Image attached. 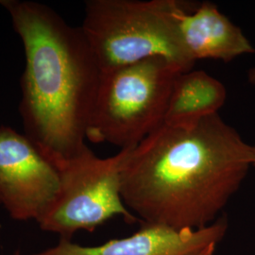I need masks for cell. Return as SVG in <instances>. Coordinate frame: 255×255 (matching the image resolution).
I'll use <instances>...</instances> for the list:
<instances>
[{
	"label": "cell",
	"instance_id": "8992f818",
	"mask_svg": "<svg viewBox=\"0 0 255 255\" xmlns=\"http://www.w3.org/2000/svg\"><path fill=\"white\" fill-rule=\"evenodd\" d=\"M60 190V170L24 133L0 125V204L9 217L39 223Z\"/></svg>",
	"mask_w": 255,
	"mask_h": 255
},
{
	"label": "cell",
	"instance_id": "5b68a950",
	"mask_svg": "<svg viewBox=\"0 0 255 255\" xmlns=\"http://www.w3.org/2000/svg\"><path fill=\"white\" fill-rule=\"evenodd\" d=\"M125 149L100 158L87 146L59 167L61 190L53 206L38 224L46 232L69 239L76 232H93L112 218L136 221L121 198L120 177Z\"/></svg>",
	"mask_w": 255,
	"mask_h": 255
},
{
	"label": "cell",
	"instance_id": "ba28073f",
	"mask_svg": "<svg viewBox=\"0 0 255 255\" xmlns=\"http://www.w3.org/2000/svg\"><path fill=\"white\" fill-rule=\"evenodd\" d=\"M178 24L184 49L195 63L201 59L228 63L255 52L242 29L212 2L204 1L180 10Z\"/></svg>",
	"mask_w": 255,
	"mask_h": 255
},
{
	"label": "cell",
	"instance_id": "30bf717a",
	"mask_svg": "<svg viewBox=\"0 0 255 255\" xmlns=\"http://www.w3.org/2000/svg\"><path fill=\"white\" fill-rule=\"evenodd\" d=\"M218 244H211L209 246L204 248L203 250H201L200 252L194 254L193 255H214L216 252V248Z\"/></svg>",
	"mask_w": 255,
	"mask_h": 255
},
{
	"label": "cell",
	"instance_id": "8fae6325",
	"mask_svg": "<svg viewBox=\"0 0 255 255\" xmlns=\"http://www.w3.org/2000/svg\"><path fill=\"white\" fill-rule=\"evenodd\" d=\"M248 81L250 83H252L253 85H255V67L252 68L248 72Z\"/></svg>",
	"mask_w": 255,
	"mask_h": 255
},
{
	"label": "cell",
	"instance_id": "4fadbf2b",
	"mask_svg": "<svg viewBox=\"0 0 255 255\" xmlns=\"http://www.w3.org/2000/svg\"><path fill=\"white\" fill-rule=\"evenodd\" d=\"M13 255H20V254H19L18 252H16Z\"/></svg>",
	"mask_w": 255,
	"mask_h": 255
},
{
	"label": "cell",
	"instance_id": "7a4b0ae2",
	"mask_svg": "<svg viewBox=\"0 0 255 255\" xmlns=\"http://www.w3.org/2000/svg\"><path fill=\"white\" fill-rule=\"evenodd\" d=\"M20 37L26 64L19 113L24 134L59 169L87 147L101 66L81 27L45 4L0 0Z\"/></svg>",
	"mask_w": 255,
	"mask_h": 255
},
{
	"label": "cell",
	"instance_id": "52a82bcc",
	"mask_svg": "<svg viewBox=\"0 0 255 255\" xmlns=\"http://www.w3.org/2000/svg\"><path fill=\"white\" fill-rule=\"evenodd\" d=\"M228 230L224 216L205 228L174 229L147 225L130 237L84 247L62 238L50 249L35 255H193L211 244H219Z\"/></svg>",
	"mask_w": 255,
	"mask_h": 255
},
{
	"label": "cell",
	"instance_id": "6da1fadb",
	"mask_svg": "<svg viewBox=\"0 0 255 255\" xmlns=\"http://www.w3.org/2000/svg\"><path fill=\"white\" fill-rule=\"evenodd\" d=\"M124 149L125 206L145 224L179 231L215 222L252 166V146L219 114L191 127L163 124Z\"/></svg>",
	"mask_w": 255,
	"mask_h": 255
},
{
	"label": "cell",
	"instance_id": "9c48e42d",
	"mask_svg": "<svg viewBox=\"0 0 255 255\" xmlns=\"http://www.w3.org/2000/svg\"><path fill=\"white\" fill-rule=\"evenodd\" d=\"M227 91L222 82L202 70L181 74L174 83L164 117V125L191 127L219 114Z\"/></svg>",
	"mask_w": 255,
	"mask_h": 255
},
{
	"label": "cell",
	"instance_id": "3957f363",
	"mask_svg": "<svg viewBox=\"0 0 255 255\" xmlns=\"http://www.w3.org/2000/svg\"><path fill=\"white\" fill-rule=\"evenodd\" d=\"M192 5L182 0H90L81 27L102 72L153 57L186 72L195 62L182 44L178 13Z\"/></svg>",
	"mask_w": 255,
	"mask_h": 255
},
{
	"label": "cell",
	"instance_id": "7c38bea8",
	"mask_svg": "<svg viewBox=\"0 0 255 255\" xmlns=\"http://www.w3.org/2000/svg\"><path fill=\"white\" fill-rule=\"evenodd\" d=\"M252 165L255 166V146H252Z\"/></svg>",
	"mask_w": 255,
	"mask_h": 255
},
{
	"label": "cell",
	"instance_id": "277c9868",
	"mask_svg": "<svg viewBox=\"0 0 255 255\" xmlns=\"http://www.w3.org/2000/svg\"><path fill=\"white\" fill-rule=\"evenodd\" d=\"M180 66L153 57L102 72L86 139L124 149L135 146L164 124Z\"/></svg>",
	"mask_w": 255,
	"mask_h": 255
}]
</instances>
